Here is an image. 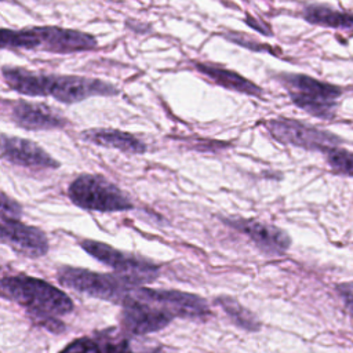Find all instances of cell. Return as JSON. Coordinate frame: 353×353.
<instances>
[{
  "label": "cell",
  "instance_id": "6da1fadb",
  "mask_svg": "<svg viewBox=\"0 0 353 353\" xmlns=\"http://www.w3.org/2000/svg\"><path fill=\"white\" fill-rule=\"evenodd\" d=\"M1 74L10 90L28 97H52L62 103H76L90 97H113L119 88L108 81L83 76H58L3 66Z\"/></svg>",
  "mask_w": 353,
  "mask_h": 353
},
{
  "label": "cell",
  "instance_id": "7a4b0ae2",
  "mask_svg": "<svg viewBox=\"0 0 353 353\" xmlns=\"http://www.w3.org/2000/svg\"><path fill=\"white\" fill-rule=\"evenodd\" d=\"M1 296L23 306L52 332L63 330V324L57 320V316L73 310V302L63 291L41 279L23 273L3 276Z\"/></svg>",
  "mask_w": 353,
  "mask_h": 353
},
{
  "label": "cell",
  "instance_id": "3957f363",
  "mask_svg": "<svg viewBox=\"0 0 353 353\" xmlns=\"http://www.w3.org/2000/svg\"><path fill=\"white\" fill-rule=\"evenodd\" d=\"M1 48L43 50L52 54L90 51L97 47V39L85 32L59 26H30L0 32Z\"/></svg>",
  "mask_w": 353,
  "mask_h": 353
},
{
  "label": "cell",
  "instance_id": "277c9868",
  "mask_svg": "<svg viewBox=\"0 0 353 353\" xmlns=\"http://www.w3.org/2000/svg\"><path fill=\"white\" fill-rule=\"evenodd\" d=\"M277 80L288 92L292 103L306 113L321 120L335 117L336 99L342 95L341 87L301 73H279Z\"/></svg>",
  "mask_w": 353,
  "mask_h": 353
},
{
  "label": "cell",
  "instance_id": "5b68a950",
  "mask_svg": "<svg viewBox=\"0 0 353 353\" xmlns=\"http://www.w3.org/2000/svg\"><path fill=\"white\" fill-rule=\"evenodd\" d=\"M70 201L87 211L119 212L134 208L131 199L113 182L102 175L81 174L68 188Z\"/></svg>",
  "mask_w": 353,
  "mask_h": 353
},
{
  "label": "cell",
  "instance_id": "8992f818",
  "mask_svg": "<svg viewBox=\"0 0 353 353\" xmlns=\"http://www.w3.org/2000/svg\"><path fill=\"white\" fill-rule=\"evenodd\" d=\"M57 277L63 287L120 305H123L130 294L138 288L120 274L98 273L73 266H61Z\"/></svg>",
  "mask_w": 353,
  "mask_h": 353
},
{
  "label": "cell",
  "instance_id": "52a82bcc",
  "mask_svg": "<svg viewBox=\"0 0 353 353\" xmlns=\"http://www.w3.org/2000/svg\"><path fill=\"white\" fill-rule=\"evenodd\" d=\"M79 244L92 258L112 268L116 274L125 277L137 287L154 281L160 274L157 263L143 256L120 251L103 241L84 239Z\"/></svg>",
  "mask_w": 353,
  "mask_h": 353
},
{
  "label": "cell",
  "instance_id": "ba28073f",
  "mask_svg": "<svg viewBox=\"0 0 353 353\" xmlns=\"http://www.w3.org/2000/svg\"><path fill=\"white\" fill-rule=\"evenodd\" d=\"M269 134L280 143L292 145L306 150L328 152L336 148L342 139L325 130L305 124L298 120L277 117L265 123Z\"/></svg>",
  "mask_w": 353,
  "mask_h": 353
},
{
  "label": "cell",
  "instance_id": "9c48e42d",
  "mask_svg": "<svg viewBox=\"0 0 353 353\" xmlns=\"http://www.w3.org/2000/svg\"><path fill=\"white\" fill-rule=\"evenodd\" d=\"M132 295L152 303L174 319H203L211 314L207 302L201 296L190 292L138 287L132 291Z\"/></svg>",
  "mask_w": 353,
  "mask_h": 353
},
{
  "label": "cell",
  "instance_id": "30bf717a",
  "mask_svg": "<svg viewBox=\"0 0 353 353\" xmlns=\"http://www.w3.org/2000/svg\"><path fill=\"white\" fill-rule=\"evenodd\" d=\"M219 219L229 228L245 234L266 255H283L291 247L290 234L274 225L241 216H219Z\"/></svg>",
  "mask_w": 353,
  "mask_h": 353
},
{
  "label": "cell",
  "instance_id": "8fae6325",
  "mask_svg": "<svg viewBox=\"0 0 353 353\" xmlns=\"http://www.w3.org/2000/svg\"><path fill=\"white\" fill-rule=\"evenodd\" d=\"M0 240L26 258L44 256L50 248L47 234L40 228L26 225L19 219L1 218Z\"/></svg>",
  "mask_w": 353,
  "mask_h": 353
},
{
  "label": "cell",
  "instance_id": "7c38bea8",
  "mask_svg": "<svg viewBox=\"0 0 353 353\" xmlns=\"http://www.w3.org/2000/svg\"><path fill=\"white\" fill-rule=\"evenodd\" d=\"M121 325L134 335H145L168 325L174 317L130 294L121 309Z\"/></svg>",
  "mask_w": 353,
  "mask_h": 353
},
{
  "label": "cell",
  "instance_id": "4fadbf2b",
  "mask_svg": "<svg viewBox=\"0 0 353 353\" xmlns=\"http://www.w3.org/2000/svg\"><path fill=\"white\" fill-rule=\"evenodd\" d=\"M10 119L15 125L28 131L61 130L68 124V119L48 105L23 99L10 102Z\"/></svg>",
  "mask_w": 353,
  "mask_h": 353
},
{
  "label": "cell",
  "instance_id": "5bb4252c",
  "mask_svg": "<svg viewBox=\"0 0 353 353\" xmlns=\"http://www.w3.org/2000/svg\"><path fill=\"white\" fill-rule=\"evenodd\" d=\"M1 159L21 167L58 168L61 164L36 142L1 134Z\"/></svg>",
  "mask_w": 353,
  "mask_h": 353
},
{
  "label": "cell",
  "instance_id": "9a60e30c",
  "mask_svg": "<svg viewBox=\"0 0 353 353\" xmlns=\"http://www.w3.org/2000/svg\"><path fill=\"white\" fill-rule=\"evenodd\" d=\"M81 138L94 145L113 148L127 154H142L146 152V143L135 135L114 128H90L81 132Z\"/></svg>",
  "mask_w": 353,
  "mask_h": 353
},
{
  "label": "cell",
  "instance_id": "2e32d148",
  "mask_svg": "<svg viewBox=\"0 0 353 353\" xmlns=\"http://www.w3.org/2000/svg\"><path fill=\"white\" fill-rule=\"evenodd\" d=\"M194 69L200 73L205 74L210 80H212L215 84L226 88L233 90L240 94H245L250 97H262L263 91L262 88L255 84L254 81L248 80L247 77L239 74L234 70L226 69L223 66L208 63V62H194Z\"/></svg>",
  "mask_w": 353,
  "mask_h": 353
},
{
  "label": "cell",
  "instance_id": "e0dca14e",
  "mask_svg": "<svg viewBox=\"0 0 353 353\" xmlns=\"http://www.w3.org/2000/svg\"><path fill=\"white\" fill-rule=\"evenodd\" d=\"M305 21L313 25L342 29L353 33V14L335 10L324 4H309L302 10Z\"/></svg>",
  "mask_w": 353,
  "mask_h": 353
},
{
  "label": "cell",
  "instance_id": "ac0fdd59",
  "mask_svg": "<svg viewBox=\"0 0 353 353\" xmlns=\"http://www.w3.org/2000/svg\"><path fill=\"white\" fill-rule=\"evenodd\" d=\"M215 302L225 310V313L232 319V321L248 331H256L261 327L259 320L255 317L254 313H251L248 309L241 306L234 298L232 296H218Z\"/></svg>",
  "mask_w": 353,
  "mask_h": 353
},
{
  "label": "cell",
  "instance_id": "d6986e66",
  "mask_svg": "<svg viewBox=\"0 0 353 353\" xmlns=\"http://www.w3.org/2000/svg\"><path fill=\"white\" fill-rule=\"evenodd\" d=\"M327 161L334 172L353 178V152L334 148L327 152Z\"/></svg>",
  "mask_w": 353,
  "mask_h": 353
},
{
  "label": "cell",
  "instance_id": "ffe728a7",
  "mask_svg": "<svg viewBox=\"0 0 353 353\" xmlns=\"http://www.w3.org/2000/svg\"><path fill=\"white\" fill-rule=\"evenodd\" d=\"M59 353H103V352L94 339L84 336L73 341Z\"/></svg>",
  "mask_w": 353,
  "mask_h": 353
},
{
  "label": "cell",
  "instance_id": "44dd1931",
  "mask_svg": "<svg viewBox=\"0 0 353 353\" xmlns=\"http://www.w3.org/2000/svg\"><path fill=\"white\" fill-rule=\"evenodd\" d=\"M1 218L8 219H21L22 216V207L18 201H15L12 197H8L4 192L1 193Z\"/></svg>",
  "mask_w": 353,
  "mask_h": 353
},
{
  "label": "cell",
  "instance_id": "7402d4cb",
  "mask_svg": "<svg viewBox=\"0 0 353 353\" xmlns=\"http://www.w3.org/2000/svg\"><path fill=\"white\" fill-rule=\"evenodd\" d=\"M225 37H226L228 40H230V41L239 44V46H243V47H245V48H248V50H252V51H256V52H259V51H268V52H272V54H276V52H277V51H274L272 47H269V46H262V43H258V41H255V40L247 39V37L243 36V34L232 33V34H225Z\"/></svg>",
  "mask_w": 353,
  "mask_h": 353
},
{
  "label": "cell",
  "instance_id": "603a6c76",
  "mask_svg": "<svg viewBox=\"0 0 353 353\" xmlns=\"http://www.w3.org/2000/svg\"><path fill=\"white\" fill-rule=\"evenodd\" d=\"M336 292L339 294L346 310L353 317V281L338 284L336 285Z\"/></svg>",
  "mask_w": 353,
  "mask_h": 353
},
{
  "label": "cell",
  "instance_id": "cb8c5ba5",
  "mask_svg": "<svg viewBox=\"0 0 353 353\" xmlns=\"http://www.w3.org/2000/svg\"><path fill=\"white\" fill-rule=\"evenodd\" d=\"M258 22H259V21H256L255 18H251V17L247 14V17H245V23H247V25H250L251 28H254V29L259 30L262 34H266V36H272V29H270L268 25L259 26V25H258Z\"/></svg>",
  "mask_w": 353,
  "mask_h": 353
}]
</instances>
